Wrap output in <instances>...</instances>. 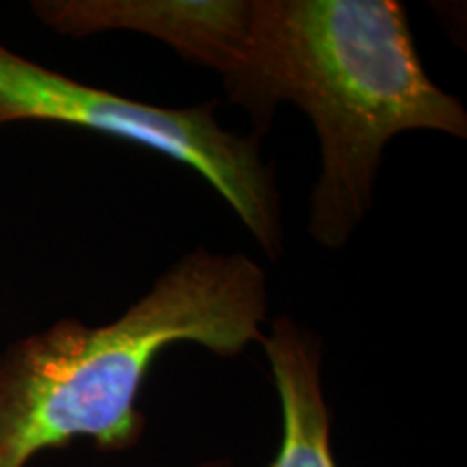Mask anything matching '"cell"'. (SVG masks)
<instances>
[{"label": "cell", "instance_id": "obj_4", "mask_svg": "<svg viewBox=\"0 0 467 467\" xmlns=\"http://www.w3.org/2000/svg\"><path fill=\"white\" fill-rule=\"evenodd\" d=\"M33 16L67 37L130 31L227 80L243 66L254 0H35Z\"/></svg>", "mask_w": 467, "mask_h": 467}, {"label": "cell", "instance_id": "obj_2", "mask_svg": "<svg viewBox=\"0 0 467 467\" xmlns=\"http://www.w3.org/2000/svg\"><path fill=\"white\" fill-rule=\"evenodd\" d=\"M268 323L265 268L241 251L197 247L104 325L58 318L0 350V467L87 440L126 452L143 440L139 409L156 359L175 344L238 358Z\"/></svg>", "mask_w": 467, "mask_h": 467}, {"label": "cell", "instance_id": "obj_1", "mask_svg": "<svg viewBox=\"0 0 467 467\" xmlns=\"http://www.w3.org/2000/svg\"><path fill=\"white\" fill-rule=\"evenodd\" d=\"M223 85L260 137L279 104L309 117L320 171L307 230L329 251L342 249L370 213L394 137H467L465 107L426 74L407 11L394 0H254L243 66Z\"/></svg>", "mask_w": 467, "mask_h": 467}, {"label": "cell", "instance_id": "obj_3", "mask_svg": "<svg viewBox=\"0 0 467 467\" xmlns=\"http://www.w3.org/2000/svg\"><path fill=\"white\" fill-rule=\"evenodd\" d=\"M58 124L156 151L189 167L219 192L271 260L284 254V210L275 167L260 134L227 130L217 100L169 109L100 89L0 44V128Z\"/></svg>", "mask_w": 467, "mask_h": 467}, {"label": "cell", "instance_id": "obj_5", "mask_svg": "<svg viewBox=\"0 0 467 467\" xmlns=\"http://www.w3.org/2000/svg\"><path fill=\"white\" fill-rule=\"evenodd\" d=\"M260 344L282 413V437L268 467H337L323 385V337L292 317H277ZM192 467L234 463L230 459H206Z\"/></svg>", "mask_w": 467, "mask_h": 467}]
</instances>
